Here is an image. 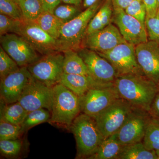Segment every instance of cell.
Masks as SVG:
<instances>
[{"label":"cell","mask_w":159,"mask_h":159,"mask_svg":"<svg viewBox=\"0 0 159 159\" xmlns=\"http://www.w3.org/2000/svg\"><path fill=\"white\" fill-rule=\"evenodd\" d=\"M157 42L158 43L159 45V42Z\"/></svg>","instance_id":"obj_44"},{"label":"cell","mask_w":159,"mask_h":159,"mask_svg":"<svg viewBox=\"0 0 159 159\" xmlns=\"http://www.w3.org/2000/svg\"><path fill=\"white\" fill-rule=\"evenodd\" d=\"M34 22L49 35L58 40L64 23L53 13L43 12Z\"/></svg>","instance_id":"obj_24"},{"label":"cell","mask_w":159,"mask_h":159,"mask_svg":"<svg viewBox=\"0 0 159 159\" xmlns=\"http://www.w3.org/2000/svg\"><path fill=\"white\" fill-rule=\"evenodd\" d=\"M151 116L148 111L134 107L116 133L122 146L142 142Z\"/></svg>","instance_id":"obj_10"},{"label":"cell","mask_w":159,"mask_h":159,"mask_svg":"<svg viewBox=\"0 0 159 159\" xmlns=\"http://www.w3.org/2000/svg\"><path fill=\"white\" fill-rule=\"evenodd\" d=\"M77 145V158L89 159L96 153L105 139L95 119L80 113L69 127Z\"/></svg>","instance_id":"obj_2"},{"label":"cell","mask_w":159,"mask_h":159,"mask_svg":"<svg viewBox=\"0 0 159 159\" xmlns=\"http://www.w3.org/2000/svg\"><path fill=\"white\" fill-rule=\"evenodd\" d=\"M123 146L115 134L103 140L96 153L89 159H117Z\"/></svg>","instance_id":"obj_21"},{"label":"cell","mask_w":159,"mask_h":159,"mask_svg":"<svg viewBox=\"0 0 159 159\" xmlns=\"http://www.w3.org/2000/svg\"><path fill=\"white\" fill-rule=\"evenodd\" d=\"M146 10V16L152 17L158 10L157 0H142Z\"/></svg>","instance_id":"obj_36"},{"label":"cell","mask_w":159,"mask_h":159,"mask_svg":"<svg viewBox=\"0 0 159 159\" xmlns=\"http://www.w3.org/2000/svg\"><path fill=\"white\" fill-rule=\"evenodd\" d=\"M33 79L27 67L25 66L1 79V101L7 104L17 102Z\"/></svg>","instance_id":"obj_15"},{"label":"cell","mask_w":159,"mask_h":159,"mask_svg":"<svg viewBox=\"0 0 159 159\" xmlns=\"http://www.w3.org/2000/svg\"><path fill=\"white\" fill-rule=\"evenodd\" d=\"M1 44L20 67H28L40 57L26 40L16 33H7L1 36Z\"/></svg>","instance_id":"obj_11"},{"label":"cell","mask_w":159,"mask_h":159,"mask_svg":"<svg viewBox=\"0 0 159 159\" xmlns=\"http://www.w3.org/2000/svg\"><path fill=\"white\" fill-rule=\"evenodd\" d=\"M158 6V9H159V0H157Z\"/></svg>","instance_id":"obj_43"},{"label":"cell","mask_w":159,"mask_h":159,"mask_svg":"<svg viewBox=\"0 0 159 159\" xmlns=\"http://www.w3.org/2000/svg\"><path fill=\"white\" fill-rule=\"evenodd\" d=\"M63 2L70 5H74L75 6H79L82 0H61Z\"/></svg>","instance_id":"obj_40"},{"label":"cell","mask_w":159,"mask_h":159,"mask_svg":"<svg viewBox=\"0 0 159 159\" xmlns=\"http://www.w3.org/2000/svg\"><path fill=\"white\" fill-rule=\"evenodd\" d=\"M21 20L14 19L5 15L0 14V35L9 33H13Z\"/></svg>","instance_id":"obj_35"},{"label":"cell","mask_w":159,"mask_h":159,"mask_svg":"<svg viewBox=\"0 0 159 159\" xmlns=\"http://www.w3.org/2000/svg\"><path fill=\"white\" fill-rule=\"evenodd\" d=\"M134 107L128 101L120 98L94 118L104 139L116 133Z\"/></svg>","instance_id":"obj_6"},{"label":"cell","mask_w":159,"mask_h":159,"mask_svg":"<svg viewBox=\"0 0 159 159\" xmlns=\"http://www.w3.org/2000/svg\"><path fill=\"white\" fill-rule=\"evenodd\" d=\"M145 26L148 40L159 41V9L155 16H146Z\"/></svg>","instance_id":"obj_34"},{"label":"cell","mask_w":159,"mask_h":159,"mask_svg":"<svg viewBox=\"0 0 159 159\" xmlns=\"http://www.w3.org/2000/svg\"><path fill=\"white\" fill-rule=\"evenodd\" d=\"M53 89L54 100L49 122L69 128L80 113L79 97L60 83L53 86Z\"/></svg>","instance_id":"obj_4"},{"label":"cell","mask_w":159,"mask_h":159,"mask_svg":"<svg viewBox=\"0 0 159 159\" xmlns=\"http://www.w3.org/2000/svg\"><path fill=\"white\" fill-rule=\"evenodd\" d=\"M42 6L43 12L53 13L54 9L57 7L61 0H40Z\"/></svg>","instance_id":"obj_37"},{"label":"cell","mask_w":159,"mask_h":159,"mask_svg":"<svg viewBox=\"0 0 159 159\" xmlns=\"http://www.w3.org/2000/svg\"><path fill=\"white\" fill-rule=\"evenodd\" d=\"M112 20L127 43L137 46L148 41L145 27L124 9L113 7Z\"/></svg>","instance_id":"obj_14"},{"label":"cell","mask_w":159,"mask_h":159,"mask_svg":"<svg viewBox=\"0 0 159 159\" xmlns=\"http://www.w3.org/2000/svg\"><path fill=\"white\" fill-rule=\"evenodd\" d=\"M22 143L19 139L0 140V151L7 157H16L21 150Z\"/></svg>","instance_id":"obj_33"},{"label":"cell","mask_w":159,"mask_h":159,"mask_svg":"<svg viewBox=\"0 0 159 159\" xmlns=\"http://www.w3.org/2000/svg\"><path fill=\"white\" fill-rule=\"evenodd\" d=\"M63 52L64 73L91 76L85 63L77 51L68 50Z\"/></svg>","instance_id":"obj_20"},{"label":"cell","mask_w":159,"mask_h":159,"mask_svg":"<svg viewBox=\"0 0 159 159\" xmlns=\"http://www.w3.org/2000/svg\"><path fill=\"white\" fill-rule=\"evenodd\" d=\"M113 10L112 0H106L105 2L90 21L86 35L104 29L111 24L112 20Z\"/></svg>","instance_id":"obj_19"},{"label":"cell","mask_w":159,"mask_h":159,"mask_svg":"<svg viewBox=\"0 0 159 159\" xmlns=\"http://www.w3.org/2000/svg\"><path fill=\"white\" fill-rule=\"evenodd\" d=\"M16 62L9 56L1 46L0 48V78L1 79L16 72L20 69Z\"/></svg>","instance_id":"obj_28"},{"label":"cell","mask_w":159,"mask_h":159,"mask_svg":"<svg viewBox=\"0 0 159 159\" xmlns=\"http://www.w3.org/2000/svg\"><path fill=\"white\" fill-rule=\"evenodd\" d=\"M81 12L77 6L67 4L57 6L53 14L64 24L73 20Z\"/></svg>","instance_id":"obj_30"},{"label":"cell","mask_w":159,"mask_h":159,"mask_svg":"<svg viewBox=\"0 0 159 159\" xmlns=\"http://www.w3.org/2000/svg\"><path fill=\"white\" fill-rule=\"evenodd\" d=\"M83 60L91 77L98 82L114 84L118 77L116 71L107 60L96 51L81 48L76 51Z\"/></svg>","instance_id":"obj_13"},{"label":"cell","mask_w":159,"mask_h":159,"mask_svg":"<svg viewBox=\"0 0 159 159\" xmlns=\"http://www.w3.org/2000/svg\"><path fill=\"white\" fill-rule=\"evenodd\" d=\"M114 84L120 98L148 112L159 89L158 84L144 75L136 74L118 76Z\"/></svg>","instance_id":"obj_1"},{"label":"cell","mask_w":159,"mask_h":159,"mask_svg":"<svg viewBox=\"0 0 159 159\" xmlns=\"http://www.w3.org/2000/svg\"><path fill=\"white\" fill-rule=\"evenodd\" d=\"M117 159H157L155 151L149 150L142 142L125 145Z\"/></svg>","instance_id":"obj_23"},{"label":"cell","mask_w":159,"mask_h":159,"mask_svg":"<svg viewBox=\"0 0 159 159\" xmlns=\"http://www.w3.org/2000/svg\"><path fill=\"white\" fill-rule=\"evenodd\" d=\"M64 59L63 52L50 53L43 55L27 68L34 79L53 87L59 83L64 73Z\"/></svg>","instance_id":"obj_5"},{"label":"cell","mask_w":159,"mask_h":159,"mask_svg":"<svg viewBox=\"0 0 159 159\" xmlns=\"http://www.w3.org/2000/svg\"><path fill=\"white\" fill-rule=\"evenodd\" d=\"M148 149L159 151V119L151 116L142 141Z\"/></svg>","instance_id":"obj_25"},{"label":"cell","mask_w":159,"mask_h":159,"mask_svg":"<svg viewBox=\"0 0 159 159\" xmlns=\"http://www.w3.org/2000/svg\"><path fill=\"white\" fill-rule=\"evenodd\" d=\"M79 98L80 113L94 119L120 97L114 84H111L92 88Z\"/></svg>","instance_id":"obj_8"},{"label":"cell","mask_w":159,"mask_h":159,"mask_svg":"<svg viewBox=\"0 0 159 159\" xmlns=\"http://www.w3.org/2000/svg\"><path fill=\"white\" fill-rule=\"evenodd\" d=\"M156 152L157 157V159H159V151H156Z\"/></svg>","instance_id":"obj_42"},{"label":"cell","mask_w":159,"mask_h":159,"mask_svg":"<svg viewBox=\"0 0 159 159\" xmlns=\"http://www.w3.org/2000/svg\"><path fill=\"white\" fill-rule=\"evenodd\" d=\"M0 13L19 20H25L19 5L14 0H0Z\"/></svg>","instance_id":"obj_29"},{"label":"cell","mask_w":159,"mask_h":159,"mask_svg":"<svg viewBox=\"0 0 159 159\" xmlns=\"http://www.w3.org/2000/svg\"><path fill=\"white\" fill-rule=\"evenodd\" d=\"M97 53L110 63L118 76L129 74L145 76L137 61L135 46L133 44L122 43L110 51Z\"/></svg>","instance_id":"obj_9"},{"label":"cell","mask_w":159,"mask_h":159,"mask_svg":"<svg viewBox=\"0 0 159 159\" xmlns=\"http://www.w3.org/2000/svg\"><path fill=\"white\" fill-rule=\"evenodd\" d=\"M101 6L98 1L73 20L63 25L58 40L62 52L68 50L77 51L81 48L89 23Z\"/></svg>","instance_id":"obj_3"},{"label":"cell","mask_w":159,"mask_h":159,"mask_svg":"<svg viewBox=\"0 0 159 159\" xmlns=\"http://www.w3.org/2000/svg\"><path fill=\"white\" fill-rule=\"evenodd\" d=\"M124 10L127 14L136 19L146 28L145 20L147 14L146 8L142 0H133Z\"/></svg>","instance_id":"obj_32"},{"label":"cell","mask_w":159,"mask_h":159,"mask_svg":"<svg viewBox=\"0 0 159 159\" xmlns=\"http://www.w3.org/2000/svg\"></svg>","instance_id":"obj_46"},{"label":"cell","mask_w":159,"mask_h":159,"mask_svg":"<svg viewBox=\"0 0 159 159\" xmlns=\"http://www.w3.org/2000/svg\"><path fill=\"white\" fill-rule=\"evenodd\" d=\"M139 66L146 77L159 85V45L148 40L135 46Z\"/></svg>","instance_id":"obj_17"},{"label":"cell","mask_w":159,"mask_h":159,"mask_svg":"<svg viewBox=\"0 0 159 159\" xmlns=\"http://www.w3.org/2000/svg\"><path fill=\"white\" fill-rule=\"evenodd\" d=\"M133 1V0H112L113 7L124 10L130 5Z\"/></svg>","instance_id":"obj_39"},{"label":"cell","mask_w":159,"mask_h":159,"mask_svg":"<svg viewBox=\"0 0 159 159\" xmlns=\"http://www.w3.org/2000/svg\"><path fill=\"white\" fill-rule=\"evenodd\" d=\"M148 113L152 117L159 119V85L158 91L154 98Z\"/></svg>","instance_id":"obj_38"},{"label":"cell","mask_w":159,"mask_h":159,"mask_svg":"<svg viewBox=\"0 0 159 159\" xmlns=\"http://www.w3.org/2000/svg\"><path fill=\"white\" fill-rule=\"evenodd\" d=\"M22 134L20 125L0 121V140H16Z\"/></svg>","instance_id":"obj_31"},{"label":"cell","mask_w":159,"mask_h":159,"mask_svg":"<svg viewBox=\"0 0 159 159\" xmlns=\"http://www.w3.org/2000/svg\"><path fill=\"white\" fill-rule=\"evenodd\" d=\"M59 83L68 89L78 97H81L92 88L108 85L98 82L91 76L63 73Z\"/></svg>","instance_id":"obj_18"},{"label":"cell","mask_w":159,"mask_h":159,"mask_svg":"<svg viewBox=\"0 0 159 159\" xmlns=\"http://www.w3.org/2000/svg\"><path fill=\"white\" fill-rule=\"evenodd\" d=\"M53 100V87L34 78L26 87L17 102L28 112L42 108L51 112Z\"/></svg>","instance_id":"obj_12"},{"label":"cell","mask_w":159,"mask_h":159,"mask_svg":"<svg viewBox=\"0 0 159 159\" xmlns=\"http://www.w3.org/2000/svg\"><path fill=\"white\" fill-rule=\"evenodd\" d=\"M125 42H127L123 38L117 27L111 23L104 29L86 35L81 48H85L103 53Z\"/></svg>","instance_id":"obj_16"},{"label":"cell","mask_w":159,"mask_h":159,"mask_svg":"<svg viewBox=\"0 0 159 159\" xmlns=\"http://www.w3.org/2000/svg\"><path fill=\"white\" fill-rule=\"evenodd\" d=\"M21 10L23 17L26 20L35 21L43 12L40 0H16Z\"/></svg>","instance_id":"obj_27"},{"label":"cell","mask_w":159,"mask_h":159,"mask_svg":"<svg viewBox=\"0 0 159 159\" xmlns=\"http://www.w3.org/2000/svg\"><path fill=\"white\" fill-rule=\"evenodd\" d=\"M1 102V120L20 125L29 112L18 102L8 104Z\"/></svg>","instance_id":"obj_22"},{"label":"cell","mask_w":159,"mask_h":159,"mask_svg":"<svg viewBox=\"0 0 159 159\" xmlns=\"http://www.w3.org/2000/svg\"><path fill=\"white\" fill-rule=\"evenodd\" d=\"M51 117V112L46 109H39L29 112L20 125L22 134L28 131L35 125L49 122Z\"/></svg>","instance_id":"obj_26"},{"label":"cell","mask_w":159,"mask_h":159,"mask_svg":"<svg viewBox=\"0 0 159 159\" xmlns=\"http://www.w3.org/2000/svg\"><path fill=\"white\" fill-rule=\"evenodd\" d=\"M13 33L24 38L43 56L54 52H62L58 40L49 35L35 22L21 20Z\"/></svg>","instance_id":"obj_7"},{"label":"cell","mask_w":159,"mask_h":159,"mask_svg":"<svg viewBox=\"0 0 159 159\" xmlns=\"http://www.w3.org/2000/svg\"><path fill=\"white\" fill-rule=\"evenodd\" d=\"M14 1H16V0H14Z\"/></svg>","instance_id":"obj_45"},{"label":"cell","mask_w":159,"mask_h":159,"mask_svg":"<svg viewBox=\"0 0 159 159\" xmlns=\"http://www.w3.org/2000/svg\"><path fill=\"white\" fill-rule=\"evenodd\" d=\"M99 0H84V1L83 6L87 9L90 6H93L95 3L97 2Z\"/></svg>","instance_id":"obj_41"}]
</instances>
